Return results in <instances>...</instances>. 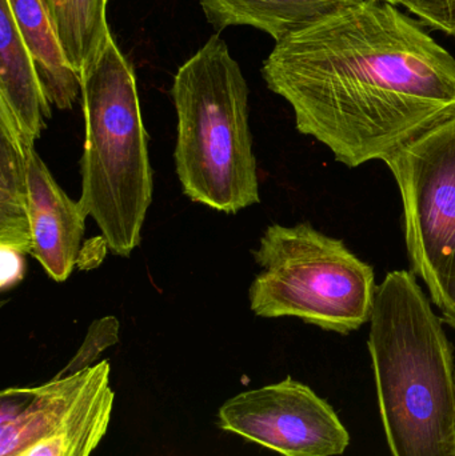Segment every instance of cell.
Returning <instances> with one entry per match:
<instances>
[{"mask_svg": "<svg viewBox=\"0 0 455 456\" xmlns=\"http://www.w3.org/2000/svg\"><path fill=\"white\" fill-rule=\"evenodd\" d=\"M51 117L34 59L7 0H0V130L28 152Z\"/></svg>", "mask_w": 455, "mask_h": 456, "instance_id": "cell-9", "label": "cell"}, {"mask_svg": "<svg viewBox=\"0 0 455 456\" xmlns=\"http://www.w3.org/2000/svg\"><path fill=\"white\" fill-rule=\"evenodd\" d=\"M382 2H389V3H392V4L398 5L397 0H382Z\"/></svg>", "mask_w": 455, "mask_h": 456, "instance_id": "cell-20", "label": "cell"}, {"mask_svg": "<svg viewBox=\"0 0 455 456\" xmlns=\"http://www.w3.org/2000/svg\"><path fill=\"white\" fill-rule=\"evenodd\" d=\"M208 23L223 31L250 26L266 32L275 43L291 32L342 10L358 0H199Z\"/></svg>", "mask_w": 455, "mask_h": 456, "instance_id": "cell-13", "label": "cell"}, {"mask_svg": "<svg viewBox=\"0 0 455 456\" xmlns=\"http://www.w3.org/2000/svg\"><path fill=\"white\" fill-rule=\"evenodd\" d=\"M175 167L184 195L226 214L258 205L248 86L229 45L213 35L174 77Z\"/></svg>", "mask_w": 455, "mask_h": 456, "instance_id": "cell-4", "label": "cell"}, {"mask_svg": "<svg viewBox=\"0 0 455 456\" xmlns=\"http://www.w3.org/2000/svg\"><path fill=\"white\" fill-rule=\"evenodd\" d=\"M31 252L53 281H66L74 271L85 233V213L56 183L35 149L27 152Z\"/></svg>", "mask_w": 455, "mask_h": 456, "instance_id": "cell-8", "label": "cell"}, {"mask_svg": "<svg viewBox=\"0 0 455 456\" xmlns=\"http://www.w3.org/2000/svg\"><path fill=\"white\" fill-rule=\"evenodd\" d=\"M99 363L37 387L0 393V456H13L61 423L83 398Z\"/></svg>", "mask_w": 455, "mask_h": 456, "instance_id": "cell-10", "label": "cell"}, {"mask_svg": "<svg viewBox=\"0 0 455 456\" xmlns=\"http://www.w3.org/2000/svg\"><path fill=\"white\" fill-rule=\"evenodd\" d=\"M441 314H443V322H445L446 324H449L451 329L455 330V297L453 302H451V305Z\"/></svg>", "mask_w": 455, "mask_h": 456, "instance_id": "cell-19", "label": "cell"}, {"mask_svg": "<svg viewBox=\"0 0 455 456\" xmlns=\"http://www.w3.org/2000/svg\"><path fill=\"white\" fill-rule=\"evenodd\" d=\"M297 130L342 165L386 162L455 117V58L419 20L358 0L275 43L262 66Z\"/></svg>", "mask_w": 455, "mask_h": 456, "instance_id": "cell-1", "label": "cell"}, {"mask_svg": "<svg viewBox=\"0 0 455 456\" xmlns=\"http://www.w3.org/2000/svg\"><path fill=\"white\" fill-rule=\"evenodd\" d=\"M106 2H107V0H106Z\"/></svg>", "mask_w": 455, "mask_h": 456, "instance_id": "cell-21", "label": "cell"}, {"mask_svg": "<svg viewBox=\"0 0 455 456\" xmlns=\"http://www.w3.org/2000/svg\"><path fill=\"white\" fill-rule=\"evenodd\" d=\"M118 334H119V322L114 316H107L93 322L88 329L79 351L55 378L69 377L93 367V362L106 348L118 343L119 340Z\"/></svg>", "mask_w": 455, "mask_h": 456, "instance_id": "cell-16", "label": "cell"}, {"mask_svg": "<svg viewBox=\"0 0 455 456\" xmlns=\"http://www.w3.org/2000/svg\"><path fill=\"white\" fill-rule=\"evenodd\" d=\"M80 96L85 136L79 200L107 248L128 257L141 243L154 183L135 71L111 32L80 75Z\"/></svg>", "mask_w": 455, "mask_h": 456, "instance_id": "cell-3", "label": "cell"}, {"mask_svg": "<svg viewBox=\"0 0 455 456\" xmlns=\"http://www.w3.org/2000/svg\"><path fill=\"white\" fill-rule=\"evenodd\" d=\"M27 152L0 130V248L31 252Z\"/></svg>", "mask_w": 455, "mask_h": 456, "instance_id": "cell-14", "label": "cell"}, {"mask_svg": "<svg viewBox=\"0 0 455 456\" xmlns=\"http://www.w3.org/2000/svg\"><path fill=\"white\" fill-rule=\"evenodd\" d=\"M34 59L50 104L71 110L80 95L79 75L69 64L45 0H7Z\"/></svg>", "mask_w": 455, "mask_h": 456, "instance_id": "cell-11", "label": "cell"}, {"mask_svg": "<svg viewBox=\"0 0 455 456\" xmlns=\"http://www.w3.org/2000/svg\"><path fill=\"white\" fill-rule=\"evenodd\" d=\"M218 425L283 456H341L350 446L336 410L291 377L224 402Z\"/></svg>", "mask_w": 455, "mask_h": 456, "instance_id": "cell-7", "label": "cell"}, {"mask_svg": "<svg viewBox=\"0 0 455 456\" xmlns=\"http://www.w3.org/2000/svg\"><path fill=\"white\" fill-rule=\"evenodd\" d=\"M385 163L402 197L413 273L443 313L455 297V117Z\"/></svg>", "mask_w": 455, "mask_h": 456, "instance_id": "cell-6", "label": "cell"}, {"mask_svg": "<svg viewBox=\"0 0 455 456\" xmlns=\"http://www.w3.org/2000/svg\"><path fill=\"white\" fill-rule=\"evenodd\" d=\"M69 64L82 75L110 34L106 0H45Z\"/></svg>", "mask_w": 455, "mask_h": 456, "instance_id": "cell-15", "label": "cell"}, {"mask_svg": "<svg viewBox=\"0 0 455 456\" xmlns=\"http://www.w3.org/2000/svg\"><path fill=\"white\" fill-rule=\"evenodd\" d=\"M24 256L26 255L13 249L0 248V259H2V291H7L21 281L24 276Z\"/></svg>", "mask_w": 455, "mask_h": 456, "instance_id": "cell-18", "label": "cell"}, {"mask_svg": "<svg viewBox=\"0 0 455 456\" xmlns=\"http://www.w3.org/2000/svg\"><path fill=\"white\" fill-rule=\"evenodd\" d=\"M110 371L109 362H99L95 379L71 412L13 456H91L106 436L114 410Z\"/></svg>", "mask_w": 455, "mask_h": 456, "instance_id": "cell-12", "label": "cell"}, {"mask_svg": "<svg viewBox=\"0 0 455 456\" xmlns=\"http://www.w3.org/2000/svg\"><path fill=\"white\" fill-rule=\"evenodd\" d=\"M422 26L455 39V0H397Z\"/></svg>", "mask_w": 455, "mask_h": 456, "instance_id": "cell-17", "label": "cell"}, {"mask_svg": "<svg viewBox=\"0 0 455 456\" xmlns=\"http://www.w3.org/2000/svg\"><path fill=\"white\" fill-rule=\"evenodd\" d=\"M369 351L392 456H455V367L443 316L413 271L377 287Z\"/></svg>", "mask_w": 455, "mask_h": 456, "instance_id": "cell-2", "label": "cell"}, {"mask_svg": "<svg viewBox=\"0 0 455 456\" xmlns=\"http://www.w3.org/2000/svg\"><path fill=\"white\" fill-rule=\"evenodd\" d=\"M254 259L262 270L248 289L256 316L298 318L341 335L370 322L378 287L373 267L339 239L307 222L272 224Z\"/></svg>", "mask_w": 455, "mask_h": 456, "instance_id": "cell-5", "label": "cell"}]
</instances>
